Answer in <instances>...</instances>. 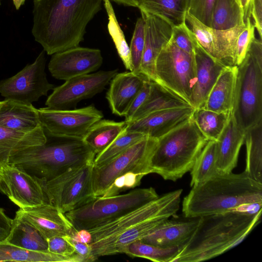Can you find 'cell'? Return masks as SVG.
I'll list each match as a JSON object with an SVG mask.
<instances>
[{
  "mask_svg": "<svg viewBox=\"0 0 262 262\" xmlns=\"http://www.w3.org/2000/svg\"><path fill=\"white\" fill-rule=\"evenodd\" d=\"M181 248H161L137 241L127 245L124 248L122 253L131 257L146 258L153 261L172 262Z\"/></svg>",
  "mask_w": 262,
  "mask_h": 262,
  "instance_id": "cell-37",
  "label": "cell"
},
{
  "mask_svg": "<svg viewBox=\"0 0 262 262\" xmlns=\"http://www.w3.org/2000/svg\"><path fill=\"white\" fill-rule=\"evenodd\" d=\"M188 221L163 222L140 241L161 248L182 247L190 238L195 230L199 217Z\"/></svg>",
  "mask_w": 262,
  "mask_h": 262,
  "instance_id": "cell-24",
  "label": "cell"
},
{
  "mask_svg": "<svg viewBox=\"0 0 262 262\" xmlns=\"http://www.w3.org/2000/svg\"><path fill=\"white\" fill-rule=\"evenodd\" d=\"M242 9L245 22L248 17H251L252 0H235Z\"/></svg>",
  "mask_w": 262,
  "mask_h": 262,
  "instance_id": "cell-50",
  "label": "cell"
},
{
  "mask_svg": "<svg viewBox=\"0 0 262 262\" xmlns=\"http://www.w3.org/2000/svg\"><path fill=\"white\" fill-rule=\"evenodd\" d=\"M245 24L243 12L235 0H215L211 16L210 27L228 30Z\"/></svg>",
  "mask_w": 262,
  "mask_h": 262,
  "instance_id": "cell-34",
  "label": "cell"
},
{
  "mask_svg": "<svg viewBox=\"0 0 262 262\" xmlns=\"http://www.w3.org/2000/svg\"><path fill=\"white\" fill-rule=\"evenodd\" d=\"M12 1L15 8L18 10L23 5H24L26 0H12Z\"/></svg>",
  "mask_w": 262,
  "mask_h": 262,
  "instance_id": "cell-52",
  "label": "cell"
},
{
  "mask_svg": "<svg viewBox=\"0 0 262 262\" xmlns=\"http://www.w3.org/2000/svg\"><path fill=\"white\" fill-rule=\"evenodd\" d=\"M43 50L34 62L14 76L0 81V94L5 99L32 104L54 88L47 78L46 57Z\"/></svg>",
  "mask_w": 262,
  "mask_h": 262,
  "instance_id": "cell-12",
  "label": "cell"
},
{
  "mask_svg": "<svg viewBox=\"0 0 262 262\" xmlns=\"http://www.w3.org/2000/svg\"><path fill=\"white\" fill-rule=\"evenodd\" d=\"M146 136L139 133L127 132L125 130L105 150L96 155L93 165L98 166L105 164Z\"/></svg>",
  "mask_w": 262,
  "mask_h": 262,
  "instance_id": "cell-39",
  "label": "cell"
},
{
  "mask_svg": "<svg viewBox=\"0 0 262 262\" xmlns=\"http://www.w3.org/2000/svg\"><path fill=\"white\" fill-rule=\"evenodd\" d=\"M195 36L186 22L172 27L170 39L180 49L190 54H194Z\"/></svg>",
  "mask_w": 262,
  "mask_h": 262,
  "instance_id": "cell-42",
  "label": "cell"
},
{
  "mask_svg": "<svg viewBox=\"0 0 262 262\" xmlns=\"http://www.w3.org/2000/svg\"><path fill=\"white\" fill-rule=\"evenodd\" d=\"M255 26L251 17H248L245 22V27L237 39L234 65L239 66L245 59L250 46L255 38Z\"/></svg>",
  "mask_w": 262,
  "mask_h": 262,
  "instance_id": "cell-41",
  "label": "cell"
},
{
  "mask_svg": "<svg viewBox=\"0 0 262 262\" xmlns=\"http://www.w3.org/2000/svg\"><path fill=\"white\" fill-rule=\"evenodd\" d=\"M231 113H217L203 108L194 109L191 118L202 134L208 140L216 141Z\"/></svg>",
  "mask_w": 262,
  "mask_h": 262,
  "instance_id": "cell-35",
  "label": "cell"
},
{
  "mask_svg": "<svg viewBox=\"0 0 262 262\" xmlns=\"http://www.w3.org/2000/svg\"><path fill=\"white\" fill-rule=\"evenodd\" d=\"M12 222L13 219L9 217L4 209L0 207V242L7 239L11 229Z\"/></svg>",
  "mask_w": 262,
  "mask_h": 262,
  "instance_id": "cell-48",
  "label": "cell"
},
{
  "mask_svg": "<svg viewBox=\"0 0 262 262\" xmlns=\"http://www.w3.org/2000/svg\"><path fill=\"white\" fill-rule=\"evenodd\" d=\"M0 125L22 132L41 126L38 109L32 104L8 99L0 104Z\"/></svg>",
  "mask_w": 262,
  "mask_h": 262,
  "instance_id": "cell-26",
  "label": "cell"
},
{
  "mask_svg": "<svg viewBox=\"0 0 262 262\" xmlns=\"http://www.w3.org/2000/svg\"><path fill=\"white\" fill-rule=\"evenodd\" d=\"M147 79L143 75L132 71L117 73L111 80L106 94L112 113L124 116Z\"/></svg>",
  "mask_w": 262,
  "mask_h": 262,
  "instance_id": "cell-23",
  "label": "cell"
},
{
  "mask_svg": "<svg viewBox=\"0 0 262 262\" xmlns=\"http://www.w3.org/2000/svg\"><path fill=\"white\" fill-rule=\"evenodd\" d=\"M246 132L237 123L233 113L215 141L216 168L219 173L231 172L236 166L239 152L245 142Z\"/></svg>",
  "mask_w": 262,
  "mask_h": 262,
  "instance_id": "cell-22",
  "label": "cell"
},
{
  "mask_svg": "<svg viewBox=\"0 0 262 262\" xmlns=\"http://www.w3.org/2000/svg\"><path fill=\"white\" fill-rule=\"evenodd\" d=\"M52 55L48 64L50 73L55 78L65 81L96 71L103 61L100 50L79 46Z\"/></svg>",
  "mask_w": 262,
  "mask_h": 262,
  "instance_id": "cell-17",
  "label": "cell"
},
{
  "mask_svg": "<svg viewBox=\"0 0 262 262\" xmlns=\"http://www.w3.org/2000/svg\"><path fill=\"white\" fill-rule=\"evenodd\" d=\"M194 110L190 106L152 112L127 122L126 131L139 133L158 139L190 119Z\"/></svg>",
  "mask_w": 262,
  "mask_h": 262,
  "instance_id": "cell-20",
  "label": "cell"
},
{
  "mask_svg": "<svg viewBox=\"0 0 262 262\" xmlns=\"http://www.w3.org/2000/svg\"><path fill=\"white\" fill-rule=\"evenodd\" d=\"M45 132L54 136L83 138L90 128L103 115L93 104L74 110L38 109Z\"/></svg>",
  "mask_w": 262,
  "mask_h": 262,
  "instance_id": "cell-13",
  "label": "cell"
},
{
  "mask_svg": "<svg viewBox=\"0 0 262 262\" xmlns=\"http://www.w3.org/2000/svg\"><path fill=\"white\" fill-rule=\"evenodd\" d=\"M140 12L145 22V41L140 73L156 82V61L161 50L171 38L172 27L159 16L142 11Z\"/></svg>",
  "mask_w": 262,
  "mask_h": 262,
  "instance_id": "cell-18",
  "label": "cell"
},
{
  "mask_svg": "<svg viewBox=\"0 0 262 262\" xmlns=\"http://www.w3.org/2000/svg\"><path fill=\"white\" fill-rule=\"evenodd\" d=\"M215 0H190L188 12L210 27L211 12Z\"/></svg>",
  "mask_w": 262,
  "mask_h": 262,
  "instance_id": "cell-43",
  "label": "cell"
},
{
  "mask_svg": "<svg viewBox=\"0 0 262 262\" xmlns=\"http://www.w3.org/2000/svg\"><path fill=\"white\" fill-rule=\"evenodd\" d=\"M118 70L100 71L73 77L54 88L46 105L53 109H67L101 92L118 73Z\"/></svg>",
  "mask_w": 262,
  "mask_h": 262,
  "instance_id": "cell-14",
  "label": "cell"
},
{
  "mask_svg": "<svg viewBox=\"0 0 262 262\" xmlns=\"http://www.w3.org/2000/svg\"><path fill=\"white\" fill-rule=\"evenodd\" d=\"M70 236L79 242L89 244L91 241V234L88 230H75Z\"/></svg>",
  "mask_w": 262,
  "mask_h": 262,
  "instance_id": "cell-49",
  "label": "cell"
},
{
  "mask_svg": "<svg viewBox=\"0 0 262 262\" xmlns=\"http://www.w3.org/2000/svg\"><path fill=\"white\" fill-rule=\"evenodd\" d=\"M111 1V0H110ZM119 4L138 8L139 0H111Z\"/></svg>",
  "mask_w": 262,
  "mask_h": 262,
  "instance_id": "cell-51",
  "label": "cell"
},
{
  "mask_svg": "<svg viewBox=\"0 0 262 262\" xmlns=\"http://www.w3.org/2000/svg\"><path fill=\"white\" fill-rule=\"evenodd\" d=\"M257 211L233 210L199 217L196 227L172 262H199L239 244L259 222Z\"/></svg>",
  "mask_w": 262,
  "mask_h": 262,
  "instance_id": "cell-2",
  "label": "cell"
},
{
  "mask_svg": "<svg viewBox=\"0 0 262 262\" xmlns=\"http://www.w3.org/2000/svg\"><path fill=\"white\" fill-rule=\"evenodd\" d=\"M159 197L152 187L110 196L92 195L65 215L76 230H90L114 221Z\"/></svg>",
  "mask_w": 262,
  "mask_h": 262,
  "instance_id": "cell-6",
  "label": "cell"
},
{
  "mask_svg": "<svg viewBox=\"0 0 262 262\" xmlns=\"http://www.w3.org/2000/svg\"><path fill=\"white\" fill-rule=\"evenodd\" d=\"M0 189L19 208L49 203L41 181L23 169L9 164L0 165Z\"/></svg>",
  "mask_w": 262,
  "mask_h": 262,
  "instance_id": "cell-15",
  "label": "cell"
},
{
  "mask_svg": "<svg viewBox=\"0 0 262 262\" xmlns=\"http://www.w3.org/2000/svg\"><path fill=\"white\" fill-rule=\"evenodd\" d=\"M237 73V66H225L201 108L217 113H232Z\"/></svg>",
  "mask_w": 262,
  "mask_h": 262,
  "instance_id": "cell-25",
  "label": "cell"
},
{
  "mask_svg": "<svg viewBox=\"0 0 262 262\" xmlns=\"http://www.w3.org/2000/svg\"><path fill=\"white\" fill-rule=\"evenodd\" d=\"M82 262L76 253L71 256L57 255L50 252L27 250L6 241L0 242V261Z\"/></svg>",
  "mask_w": 262,
  "mask_h": 262,
  "instance_id": "cell-31",
  "label": "cell"
},
{
  "mask_svg": "<svg viewBox=\"0 0 262 262\" xmlns=\"http://www.w3.org/2000/svg\"><path fill=\"white\" fill-rule=\"evenodd\" d=\"M155 72L157 83L190 104L196 82L194 54L183 51L170 39L158 56Z\"/></svg>",
  "mask_w": 262,
  "mask_h": 262,
  "instance_id": "cell-9",
  "label": "cell"
},
{
  "mask_svg": "<svg viewBox=\"0 0 262 262\" xmlns=\"http://www.w3.org/2000/svg\"><path fill=\"white\" fill-rule=\"evenodd\" d=\"M208 140L191 118L157 139L150 159L151 173L175 181L190 171Z\"/></svg>",
  "mask_w": 262,
  "mask_h": 262,
  "instance_id": "cell-5",
  "label": "cell"
},
{
  "mask_svg": "<svg viewBox=\"0 0 262 262\" xmlns=\"http://www.w3.org/2000/svg\"><path fill=\"white\" fill-rule=\"evenodd\" d=\"M233 115L245 132L262 121V42L255 38L237 66Z\"/></svg>",
  "mask_w": 262,
  "mask_h": 262,
  "instance_id": "cell-7",
  "label": "cell"
},
{
  "mask_svg": "<svg viewBox=\"0 0 262 262\" xmlns=\"http://www.w3.org/2000/svg\"><path fill=\"white\" fill-rule=\"evenodd\" d=\"M1 186V179H0V187Z\"/></svg>",
  "mask_w": 262,
  "mask_h": 262,
  "instance_id": "cell-53",
  "label": "cell"
},
{
  "mask_svg": "<svg viewBox=\"0 0 262 262\" xmlns=\"http://www.w3.org/2000/svg\"><path fill=\"white\" fill-rule=\"evenodd\" d=\"M2 101H0V104L2 103Z\"/></svg>",
  "mask_w": 262,
  "mask_h": 262,
  "instance_id": "cell-54",
  "label": "cell"
},
{
  "mask_svg": "<svg viewBox=\"0 0 262 262\" xmlns=\"http://www.w3.org/2000/svg\"><path fill=\"white\" fill-rule=\"evenodd\" d=\"M191 187L218 173L216 168L215 141L208 140L197 156L191 169Z\"/></svg>",
  "mask_w": 262,
  "mask_h": 262,
  "instance_id": "cell-36",
  "label": "cell"
},
{
  "mask_svg": "<svg viewBox=\"0 0 262 262\" xmlns=\"http://www.w3.org/2000/svg\"><path fill=\"white\" fill-rule=\"evenodd\" d=\"M144 20L141 16L137 20L129 46L132 66V72L136 73H140V65L144 48Z\"/></svg>",
  "mask_w": 262,
  "mask_h": 262,
  "instance_id": "cell-40",
  "label": "cell"
},
{
  "mask_svg": "<svg viewBox=\"0 0 262 262\" xmlns=\"http://www.w3.org/2000/svg\"><path fill=\"white\" fill-rule=\"evenodd\" d=\"M186 20L197 41L208 54L227 66H235L237 39L245 24L228 30H216L206 26L188 12Z\"/></svg>",
  "mask_w": 262,
  "mask_h": 262,
  "instance_id": "cell-16",
  "label": "cell"
},
{
  "mask_svg": "<svg viewBox=\"0 0 262 262\" xmlns=\"http://www.w3.org/2000/svg\"><path fill=\"white\" fill-rule=\"evenodd\" d=\"M157 139L146 136L104 164L93 165L92 171L93 195L102 196L117 178L130 171L145 176L151 173L150 159Z\"/></svg>",
  "mask_w": 262,
  "mask_h": 262,
  "instance_id": "cell-10",
  "label": "cell"
},
{
  "mask_svg": "<svg viewBox=\"0 0 262 262\" xmlns=\"http://www.w3.org/2000/svg\"><path fill=\"white\" fill-rule=\"evenodd\" d=\"M0 5H1V2H0Z\"/></svg>",
  "mask_w": 262,
  "mask_h": 262,
  "instance_id": "cell-55",
  "label": "cell"
},
{
  "mask_svg": "<svg viewBox=\"0 0 262 262\" xmlns=\"http://www.w3.org/2000/svg\"><path fill=\"white\" fill-rule=\"evenodd\" d=\"M47 138L42 126L22 132L0 125V165L8 164L11 156L30 147L42 145Z\"/></svg>",
  "mask_w": 262,
  "mask_h": 262,
  "instance_id": "cell-27",
  "label": "cell"
},
{
  "mask_svg": "<svg viewBox=\"0 0 262 262\" xmlns=\"http://www.w3.org/2000/svg\"><path fill=\"white\" fill-rule=\"evenodd\" d=\"M151 82V81L148 79L145 81L142 88L130 103L124 116L125 118V121L127 122L131 121L136 112L142 106L148 98L150 91Z\"/></svg>",
  "mask_w": 262,
  "mask_h": 262,
  "instance_id": "cell-45",
  "label": "cell"
},
{
  "mask_svg": "<svg viewBox=\"0 0 262 262\" xmlns=\"http://www.w3.org/2000/svg\"><path fill=\"white\" fill-rule=\"evenodd\" d=\"M45 133V143L19 151L10 157L8 164L48 181L71 168L93 163L96 154L83 138Z\"/></svg>",
  "mask_w": 262,
  "mask_h": 262,
  "instance_id": "cell-4",
  "label": "cell"
},
{
  "mask_svg": "<svg viewBox=\"0 0 262 262\" xmlns=\"http://www.w3.org/2000/svg\"><path fill=\"white\" fill-rule=\"evenodd\" d=\"M127 126L125 120L116 122L101 119L90 128L83 139L97 155L105 150Z\"/></svg>",
  "mask_w": 262,
  "mask_h": 262,
  "instance_id": "cell-30",
  "label": "cell"
},
{
  "mask_svg": "<svg viewBox=\"0 0 262 262\" xmlns=\"http://www.w3.org/2000/svg\"><path fill=\"white\" fill-rule=\"evenodd\" d=\"M48 251L52 253L65 256L76 254L72 244L65 236H55L47 239Z\"/></svg>",
  "mask_w": 262,
  "mask_h": 262,
  "instance_id": "cell-44",
  "label": "cell"
},
{
  "mask_svg": "<svg viewBox=\"0 0 262 262\" xmlns=\"http://www.w3.org/2000/svg\"><path fill=\"white\" fill-rule=\"evenodd\" d=\"M93 163H89L71 168L48 181L39 180L49 203L65 213L93 195Z\"/></svg>",
  "mask_w": 262,
  "mask_h": 262,
  "instance_id": "cell-11",
  "label": "cell"
},
{
  "mask_svg": "<svg viewBox=\"0 0 262 262\" xmlns=\"http://www.w3.org/2000/svg\"><path fill=\"white\" fill-rule=\"evenodd\" d=\"M15 216L34 227L46 239L55 236H71L75 230L65 214L49 203L19 208Z\"/></svg>",
  "mask_w": 262,
  "mask_h": 262,
  "instance_id": "cell-19",
  "label": "cell"
},
{
  "mask_svg": "<svg viewBox=\"0 0 262 262\" xmlns=\"http://www.w3.org/2000/svg\"><path fill=\"white\" fill-rule=\"evenodd\" d=\"M66 237L73 246L75 252L81 258L82 262L95 260L92 254V248L89 244L79 242L70 236H66Z\"/></svg>",
  "mask_w": 262,
  "mask_h": 262,
  "instance_id": "cell-46",
  "label": "cell"
},
{
  "mask_svg": "<svg viewBox=\"0 0 262 262\" xmlns=\"http://www.w3.org/2000/svg\"><path fill=\"white\" fill-rule=\"evenodd\" d=\"M108 16L107 30L125 68L132 71L129 47L117 20L110 0H103Z\"/></svg>",
  "mask_w": 262,
  "mask_h": 262,
  "instance_id": "cell-38",
  "label": "cell"
},
{
  "mask_svg": "<svg viewBox=\"0 0 262 262\" xmlns=\"http://www.w3.org/2000/svg\"><path fill=\"white\" fill-rule=\"evenodd\" d=\"M194 57L196 82L189 103L191 107L196 109L202 107L220 73L227 65L208 54L200 46L195 37Z\"/></svg>",
  "mask_w": 262,
  "mask_h": 262,
  "instance_id": "cell-21",
  "label": "cell"
},
{
  "mask_svg": "<svg viewBox=\"0 0 262 262\" xmlns=\"http://www.w3.org/2000/svg\"><path fill=\"white\" fill-rule=\"evenodd\" d=\"M182 189L160 196L121 217L101 226L88 230L90 244L95 260L100 256L109 255L117 238L124 231L146 220L177 213L180 208Z\"/></svg>",
  "mask_w": 262,
  "mask_h": 262,
  "instance_id": "cell-8",
  "label": "cell"
},
{
  "mask_svg": "<svg viewBox=\"0 0 262 262\" xmlns=\"http://www.w3.org/2000/svg\"><path fill=\"white\" fill-rule=\"evenodd\" d=\"M246 166L245 171L262 183V121L246 131Z\"/></svg>",
  "mask_w": 262,
  "mask_h": 262,
  "instance_id": "cell-33",
  "label": "cell"
},
{
  "mask_svg": "<svg viewBox=\"0 0 262 262\" xmlns=\"http://www.w3.org/2000/svg\"><path fill=\"white\" fill-rule=\"evenodd\" d=\"M190 0H139L138 8L161 17L172 27L186 22Z\"/></svg>",
  "mask_w": 262,
  "mask_h": 262,
  "instance_id": "cell-29",
  "label": "cell"
},
{
  "mask_svg": "<svg viewBox=\"0 0 262 262\" xmlns=\"http://www.w3.org/2000/svg\"><path fill=\"white\" fill-rule=\"evenodd\" d=\"M19 247L34 251L49 252L47 239L34 227L15 216L5 240Z\"/></svg>",
  "mask_w": 262,
  "mask_h": 262,
  "instance_id": "cell-32",
  "label": "cell"
},
{
  "mask_svg": "<svg viewBox=\"0 0 262 262\" xmlns=\"http://www.w3.org/2000/svg\"><path fill=\"white\" fill-rule=\"evenodd\" d=\"M190 106L191 105L187 101L162 85L151 81L150 91L148 98L136 112L130 121L139 119L152 112Z\"/></svg>",
  "mask_w": 262,
  "mask_h": 262,
  "instance_id": "cell-28",
  "label": "cell"
},
{
  "mask_svg": "<svg viewBox=\"0 0 262 262\" xmlns=\"http://www.w3.org/2000/svg\"><path fill=\"white\" fill-rule=\"evenodd\" d=\"M262 183L240 173H217L192 186L184 198L182 212L188 218L221 213L241 208L261 207Z\"/></svg>",
  "mask_w": 262,
  "mask_h": 262,
  "instance_id": "cell-3",
  "label": "cell"
},
{
  "mask_svg": "<svg viewBox=\"0 0 262 262\" xmlns=\"http://www.w3.org/2000/svg\"><path fill=\"white\" fill-rule=\"evenodd\" d=\"M251 16L259 38L262 37V0H252Z\"/></svg>",
  "mask_w": 262,
  "mask_h": 262,
  "instance_id": "cell-47",
  "label": "cell"
},
{
  "mask_svg": "<svg viewBox=\"0 0 262 262\" xmlns=\"http://www.w3.org/2000/svg\"><path fill=\"white\" fill-rule=\"evenodd\" d=\"M103 0H34L32 33L48 55L76 47Z\"/></svg>",
  "mask_w": 262,
  "mask_h": 262,
  "instance_id": "cell-1",
  "label": "cell"
}]
</instances>
